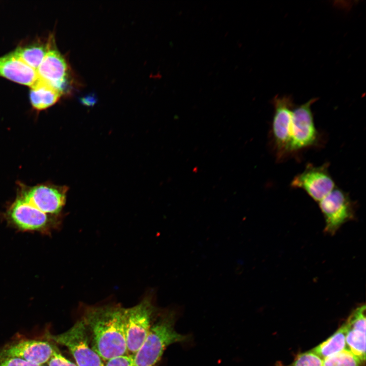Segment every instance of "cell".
I'll return each instance as SVG.
<instances>
[{"instance_id": "4", "label": "cell", "mask_w": 366, "mask_h": 366, "mask_svg": "<svg viewBox=\"0 0 366 366\" xmlns=\"http://www.w3.org/2000/svg\"><path fill=\"white\" fill-rule=\"evenodd\" d=\"M317 98L311 99L307 102L294 106L290 126V156L301 150L318 146L321 142V134L317 129L312 105Z\"/></svg>"}, {"instance_id": "13", "label": "cell", "mask_w": 366, "mask_h": 366, "mask_svg": "<svg viewBox=\"0 0 366 366\" xmlns=\"http://www.w3.org/2000/svg\"><path fill=\"white\" fill-rule=\"evenodd\" d=\"M0 76L30 88L40 83L36 71L12 53L0 57Z\"/></svg>"}, {"instance_id": "1", "label": "cell", "mask_w": 366, "mask_h": 366, "mask_svg": "<svg viewBox=\"0 0 366 366\" xmlns=\"http://www.w3.org/2000/svg\"><path fill=\"white\" fill-rule=\"evenodd\" d=\"M68 188L49 184L20 186L7 211L10 221L23 231H41L51 224L65 204Z\"/></svg>"}, {"instance_id": "18", "label": "cell", "mask_w": 366, "mask_h": 366, "mask_svg": "<svg viewBox=\"0 0 366 366\" xmlns=\"http://www.w3.org/2000/svg\"><path fill=\"white\" fill-rule=\"evenodd\" d=\"M323 359L312 350L298 354L291 364L285 365L278 362L277 366H322Z\"/></svg>"}, {"instance_id": "16", "label": "cell", "mask_w": 366, "mask_h": 366, "mask_svg": "<svg viewBox=\"0 0 366 366\" xmlns=\"http://www.w3.org/2000/svg\"><path fill=\"white\" fill-rule=\"evenodd\" d=\"M47 49L48 44L47 45H34L19 47L12 53L37 71L43 61Z\"/></svg>"}, {"instance_id": "14", "label": "cell", "mask_w": 366, "mask_h": 366, "mask_svg": "<svg viewBox=\"0 0 366 366\" xmlns=\"http://www.w3.org/2000/svg\"><path fill=\"white\" fill-rule=\"evenodd\" d=\"M30 88V103L33 107L38 110H44L52 106L62 96L58 90L41 82Z\"/></svg>"}, {"instance_id": "12", "label": "cell", "mask_w": 366, "mask_h": 366, "mask_svg": "<svg viewBox=\"0 0 366 366\" xmlns=\"http://www.w3.org/2000/svg\"><path fill=\"white\" fill-rule=\"evenodd\" d=\"M365 306L356 308L350 315L345 325L347 349L362 361L365 360Z\"/></svg>"}, {"instance_id": "3", "label": "cell", "mask_w": 366, "mask_h": 366, "mask_svg": "<svg viewBox=\"0 0 366 366\" xmlns=\"http://www.w3.org/2000/svg\"><path fill=\"white\" fill-rule=\"evenodd\" d=\"M176 313L169 311L152 325L143 343L134 354L135 366H154L171 344L187 342L188 336L175 329Z\"/></svg>"}, {"instance_id": "21", "label": "cell", "mask_w": 366, "mask_h": 366, "mask_svg": "<svg viewBox=\"0 0 366 366\" xmlns=\"http://www.w3.org/2000/svg\"><path fill=\"white\" fill-rule=\"evenodd\" d=\"M0 366H41L16 357L5 358L0 359Z\"/></svg>"}, {"instance_id": "2", "label": "cell", "mask_w": 366, "mask_h": 366, "mask_svg": "<svg viewBox=\"0 0 366 366\" xmlns=\"http://www.w3.org/2000/svg\"><path fill=\"white\" fill-rule=\"evenodd\" d=\"M82 319L91 347L103 360L128 353L125 309L117 307L90 309Z\"/></svg>"}, {"instance_id": "6", "label": "cell", "mask_w": 366, "mask_h": 366, "mask_svg": "<svg viewBox=\"0 0 366 366\" xmlns=\"http://www.w3.org/2000/svg\"><path fill=\"white\" fill-rule=\"evenodd\" d=\"M47 338L67 347L77 366H104L103 360L91 347L82 319L65 332L57 335L48 334Z\"/></svg>"}, {"instance_id": "20", "label": "cell", "mask_w": 366, "mask_h": 366, "mask_svg": "<svg viewBox=\"0 0 366 366\" xmlns=\"http://www.w3.org/2000/svg\"><path fill=\"white\" fill-rule=\"evenodd\" d=\"M48 366H77L74 363L66 358L55 349L47 362Z\"/></svg>"}, {"instance_id": "17", "label": "cell", "mask_w": 366, "mask_h": 366, "mask_svg": "<svg viewBox=\"0 0 366 366\" xmlns=\"http://www.w3.org/2000/svg\"><path fill=\"white\" fill-rule=\"evenodd\" d=\"M364 363L347 349L323 359L322 366H363Z\"/></svg>"}, {"instance_id": "9", "label": "cell", "mask_w": 366, "mask_h": 366, "mask_svg": "<svg viewBox=\"0 0 366 366\" xmlns=\"http://www.w3.org/2000/svg\"><path fill=\"white\" fill-rule=\"evenodd\" d=\"M155 307L146 298L130 308L125 309V336L128 352L134 354L146 339L151 326Z\"/></svg>"}, {"instance_id": "8", "label": "cell", "mask_w": 366, "mask_h": 366, "mask_svg": "<svg viewBox=\"0 0 366 366\" xmlns=\"http://www.w3.org/2000/svg\"><path fill=\"white\" fill-rule=\"evenodd\" d=\"M318 204L325 219L324 231L329 234H334L342 225L354 218V202L347 193L337 187Z\"/></svg>"}, {"instance_id": "15", "label": "cell", "mask_w": 366, "mask_h": 366, "mask_svg": "<svg viewBox=\"0 0 366 366\" xmlns=\"http://www.w3.org/2000/svg\"><path fill=\"white\" fill-rule=\"evenodd\" d=\"M346 336V328L344 323L333 334L312 350L323 359L347 349Z\"/></svg>"}, {"instance_id": "7", "label": "cell", "mask_w": 366, "mask_h": 366, "mask_svg": "<svg viewBox=\"0 0 366 366\" xmlns=\"http://www.w3.org/2000/svg\"><path fill=\"white\" fill-rule=\"evenodd\" d=\"M272 104L274 107L271 129L272 150L277 161H281L290 156V126L294 106L292 98L287 96H276L273 99Z\"/></svg>"}, {"instance_id": "19", "label": "cell", "mask_w": 366, "mask_h": 366, "mask_svg": "<svg viewBox=\"0 0 366 366\" xmlns=\"http://www.w3.org/2000/svg\"><path fill=\"white\" fill-rule=\"evenodd\" d=\"M104 366H135L134 354L116 356L106 361Z\"/></svg>"}, {"instance_id": "10", "label": "cell", "mask_w": 366, "mask_h": 366, "mask_svg": "<svg viewBox=\"0 0 366 366\" xmlns=\"http://www.w3.org/2000/svg\"><path fill=\"white\" fill-rule=\"evenodd\" d=\"M328 167V163L319 166L308 164L304 170L293 178L291 187L304 190L314 200L319 202L336 187Z\"/></svg>"}, {"instance_id": "11", "label": "cell", "mask_w": 366, "mask_h": 366, "mask_svg": "<svg viewBox=\"0 0 366 366\" xmlns=\"http://www.w3.org/2000/svg\"><path fill=\"white\" fill-rule=\"evenodd\" d=\"M54 349L48 342L27 339L9 343L0 349V359L16 357L42 365L47 363Z\"/></svg>"}, {"instance_id": "5", "label": "cell", "mask_w": 366, "mask_h": 366, "mask_svg": "<svg viewBox=\"0 0 366 366\" xmlns=\"http://www.w3.org/2000/svg\"><path fill=\"white\" fill-rule=\"evenodd\" d=\"M50 41L46 54L36 71L39 82L55 89L62 95L69 94L74 86L73 74L54 40Z\"/></svg>"}]
</instances>
